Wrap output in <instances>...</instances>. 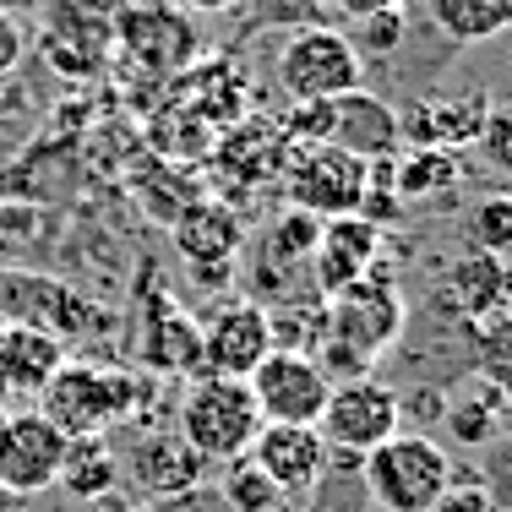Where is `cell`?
I'll list each match as a JSON object with an SVG mask.
<instances>
[{
  "instance_id": "3957f363",
  "label": "cell",
  "mask_w": 512,
  "mask_h": 512,
  "mask_svg": "<svg viewBox=\"0 0 512 512\" xmlns=\"http://www.w3.org/2000/svg\"><path fill=\"white\" fill-rule=\"evenodd\" d=\"M360 474H365V491H371L376 512H431L458 480L447 447L431 442L425 431L387 436L376 453H365Z\"/></svg>"
},
{
  "instance_id": "d590c367",
  "label": "cell",
  "mask_w": 512,
  "mask_h": 512,
  "mask_svg": "<svg viewBox=\"0 0 512 512\" xmlns=\"http://www.w3.org/2000/svg\"><path fill=\"white\" fill-rule=\"evenodd\" d=\"M256 6V22H278V28H311V22H322L327 0H251Z\"/></svg>"
},
{
  "instance_id": "484cf974",
  "label": "cell",
  "mask_w": 512,
  "mask_h": 512,
  "mask_svg": "<svg viewBox=\"0 0 512 512\" xmlns=\"http://www.w3.org/2000/svg\"><path fill=\"white\" fill-rule=\"evenodd\" d=\"M431 22L453 44H485L512 28V0H425Z\"/></svg>"
},
{
  "instance_id": "ffe728a7",
  "label": "cell",
  "mask_w": 512,
  "mask_h": 512,
  "mask_svg": "<svg viewBox=\"0 0 512 512\" xmlns=\"http://www.w3.org/2000/svg\"><path fill=\"white\" fill-rule=\"evenodd\" d=\"M202 469H207V463L191 453L180 431L142 436L137 453H131V463H126L131 485H137L142 496H153V502H186V496H197Z\"/></svg>"
},
{
  "instance_id": "9a60e30c",
  "label": "cell",
  "mask_w": 512,
  "mask_h": 512,
  "mask_svg": "<svg viewBox=\"0 0 512 512\" xmlns=\"http://www.w3.org/2000/svg\"><path fill=\"white\" fill-rule=\"evenodd\" d=\"M246 458L278 485V496H306L327 474V442L316 425H262Z\"/></svg>"
},
{
  "instance_id": "f35d334b",
  "label": "cell",
  "mask_w": 512,
  "mask_h": 512,
  "mask_svg": "<svg viewBox=\"0 0 512 512\" xmlns=\"http://www.w3.org/2000/svg\"><path fill=\"white\" fill-rule=\"evenodd\" d=\"M327 6L349 22H365V17H376V11H404V0H327Z\"/></svg>"
},
{
  "instance_id": "74e56055",
  "label": "cell",
  "mask_w": 512,
  "mask_h": 512,
  "mask_svg": "<svg viewBox=\"0 0 512 512\" xmlns=\"http://www.w3.org/2000/svg\"><path fill=\"white\" fill-rule=\"evenodd\" d=\"M431 512H496V502L480 491V480H469V485H458V480H453V491H447Z\"/></svg>"
},
{
  "instance_id": "60d3db41",
  "label": "cell",
  "mask_w": 512,
  "mask_h": 512,
  "mask_svg": "<svg viewBox=\"0 0 512 512\" xmlns=\"http://www.w3.org/2000/svg\"><path fill=\"white\" fill-rule=\"evenodd\" d=\"M82 6H93V11H104V17H109V11H126V0H82Z\"/></svg>"
},
{
  "instance_id": "52a82bcc",
  "label": "cell",
  "mask_w": 512,
  "mask_h": 512,
  "mask_svg": "<svg viewBox=\"0 0 512 512\" xmlns=\"http://www.w3.org/2000/svg\"><path fill=\"white\" fill-rule=\"evenodd\" d=\"M398 431H404L398 387L376 382V376L333 382V393H327V404H322V420H316V436L327 442V453H349V458L376 453V447Z\"/></svg>"
},
{
  "instance_id": "83f0119b",
  "label": "cell",
  "mask_w": 512,
  "mask_h": 512,
  "mask_svg": "<svg viewBox=\"0 0 512 512\" xmlns=\"http://www.w3.org/2000/svg\"><path fill=\"white\" fill-rule=\"evenodd\" d=\"M148 365L164 376H202V338L197 322L180 311H164L148 333Z\"/></svg>"
},
{
  "instance_id": "e575fe53",
  "label": "cell",
  "mask_w": 512,
  "mask_h": 512,
  "mask_svg": "<svg viewBox=\"0 0 512 512\" xmlns=\"http://www.w3.org/2000/svg\"><path fill=\"white\" fill-rule=\"evenodd\" d=\"M474 148L485 153V164H491V169L512 175V99H491V109H485V126H480V137H474Z\"/></svg>"
},
{
  "instance_id": "30bf717a",
  "label": "cell",
  "mask_w": 512,
  "mask_h": 512,
  "mask_svg": "<svg viewBox=\"0 0 512 512\" xmlns=\"http://www.w3.org/2000/svg\"><path fill=\"white\" fill-rule=\"evenodd\" d=\"M197 338H202V376H235V382H246L256 365L273 355L267 306H256V300H229V306H218L197 327Z\"/></svg>"
},
{
  "instance_id": "2e32d148",
  "label": "cell",
  "mask_w": 512,
  "mask_h": 512,
  "mask_svg": "<svg viewBox=\"0 0 512 512\" xmlns=\"http://www.w3.org/2000/svg\"><path fill=\"white\" fill-rule=\"evenodd\" d=\"M491 93H453V99H409L398 115V142L409 148H474L485 126Z\"/></svg>"
},
{
  "instance_id": "6da1fadb",
  "label": "cell",
  "mask_w": 512,
  "mask_h": 512,
  "mask_svg": "<svg viewBox=\"0 0 512 512\" xmlns=\"http://www.w3.org/2000/svg\"><path fill=\"white\" fill-rule=\"evenodd\" d=\"M398 333H404V300H398L393 278L382 267H371L360 284H349L344 295L327 300V327H322V344H316V365L327 376L338 371L349 382V376L371 371V360Z\"/></svg>"
},
{
  "instance_id": "d4e9b609",
  "label": "cell",
  "mask_w": 512,
  "mask_h": 512,
  "mask_svg": "<svg viewBox=\"0 0 512 512\" xmlns=\"http://www.w3.org/2000/svg\"><path fill=\"white\" fill-rule=\"evenodd\" d=\"M316 240H322V218L300 213V207H284V213L267 224V235H262V251H256V278H278V267H284V278H295L300 267L311 262Z\"/></svg>"
},
{
  "instance_id": "b9f144b4",
  "label": "cell",
  "mask_w": 512,
  "mask_h": 512,
  "mask_svg": "<svg viewBox=\"0 0 512 512\" xmlns=\"http://www.w3.org/2000/svg\"><path fill=\"white\" fill-rule=\"evenodd\" d=\"M0 512H17V496H6V491H0Z\"/></svg>"
},
{
  "instance_id": "4fadbf2b",
  "label": "cell",
  "mask_w": 512,
  "mask_h": 512,
  "mask_svg": "<svg viewBox=\"0 0 512 512\" xmlns=\"http://www.w3.org/2000/svg\"><path fill=\"white\" fill-rule=\"evenodd\" d=\"M311 289L316 295H344L349 284H360L371 267H382V229L365 224L360 213L349 218H327L322 224V240L311 251Z\"/></svg>"
},
{
  "instance_id": "7a4b0ae2",
  "label": "cell",
  "mask_w": 512,
  "mask_h": 512,
  "mask_svg": "<svg viewBox=\"0 0 512 512\" xmlns=\"http://www.w3.org/2000/svg\"><path fill=\"white\" fill-rule=\"evenodd\" d=\"M142 409H148V376L104 371V365H82V360L77 365L60 360V371L39 393V414L60 436H104V425L131 420Z\"/></svg>"
},
{
  "instance_id": "8fae6325",
  "label": "cell",
  "mask_w": 512,
  "mask_h": 512,
  "mask_svg": "<svg viewBox=\"0 0 512 512\" xmlns=\"http://www.w3.org/2000/svg\"><path fill=\"white\" fill-rule=\"evenodd\" d=\"M507 300H512V267L502 256L474 251V246L463 256H453L442 284L431 289V311L447 316V322H458V327H474V322H485V316L507 311Z\"/></svg>"
},
{
  "instance_id": "277c9868",
  "label": "cell",
  "mask_w": 512,
  "mask_h": 512,
  "mask_svg": "<svg viewBox=\"0 0 512 512\" xmlns=\"http://www.w3.org/2000/svg\"><path fill=\"white\" fill-rule=\"evenodd\" d=\"M175 431L186 436V447L202 463H235L251 453L256 431H262V414L246 382L235 376H197L180 398Z\"/></svg>"
},
{
  "instance_id": "ac0fdd59",
  "label": "cell",
  "mask_w": 512,
  "mask_h": 512,
  "mask_svg": "<svg viewBox=\"0 0 512 512\" xmlns=\"http://www.w3.org/2000/svg\"><path fill=\"white\" fill-rule=\"evenodd\" d=\"M240 246H246V224H240V213L224 202L202 197L191 213H180V224H175V251L197 267V278H229Z\"/></svg>"
},
{
  "instance_id": "8992f818",
  "label": "cell",
  "mask_w": 512,
  "mask_h": 512,
  "mask_svg": "<svg viewBox=\"0 0 512 512\" xmlns=\"http://www.w3.org/2000/svg\"><path fill=\"white\" fill-rule=\"evenodd\" d=\"M365 180H371V164L349 158L344 148L333 142H311V148H289L284 169H278V186H284L289 207L311 218H349L360 213V197H365Z\"/></svg>"
},
{
  "instance_id": "1f68e13d",
  "label": "cell",
  "mask_w": 512,
  "mask_h": 512,
  "mask_svg": "<svg viewBox=\"0 0 512 512\" xmlns=\"http://www.w3.org/2000/svg\"><path fill=\"white\" fill-rule=\"evenodd\" d=\"M224 507L229 512H284V496H278V485L251 458H235L224 469Z\"/></svg>"
},
{
  "instance_id": "5b68a950",
  "label": "cell",
  "mask_w": 512,
  "mask_h": 512,
  "mask_svg": "<svg viewBox=\"0 0 512 512\" xmlns=\"http://www.w3.org/2000/svg\"><path fill=\"white\" fill-rule=\"evenodd\" d=\"M278 88H284L289 104H316V99H344V93L365 88V60L355 55L349 33L327 28V22H311V28H295L284 44H278Z\"/></svg>"
},
{
  "instance_id": "5bb4252c",
  "label": "cell",
  "mask_w": 512,
  "mask_h": 512,
  "mask_svg": "<svg viewBox=\"0 0 512 512\" xmlns=\"http://www.w3.org/2000/svg\"><path fill=\"white\" fill-rule=\"evenodd\" d=\"M284 158H289V137H284V126H278V115H256V109H246L235 126H224L213 137L218 175L240 180V186H273L278 169H284Z\"/></svg>"
},
{
  "instance_id": "4dcf8cb0",
  "label": "cell",
  "mask_w": 512,
  "mask_h": 512,
  "mask_svg": "<svg viewBox=\"0 0 512 512\" xmlns=\"http://www.w3.org/2000/svg\"><path fill=\"white\" fill-rule=\"evenodd\" d=\"M463 229H469V246L474 251H491L507 256L512 251V191H491L463 213Z\"/></svg>"
},
{
  "instance_id": "4316f807",
  "label": "cell",
  "mask_w": 512,
  "mask_h": 512,
  "mask_svg": "<svg viewBox=\"0 0 512 512\" xmlns=\"http://www.w3.org/2000/svg\"><path fill=\"white\" fill-rule=\"evenodd\" d=\"M507 420H512V404H507V393H496L491 382H480L474 393H463V398H447V414H442V425L458 436L463 447L496 442V436L507 431Z\"/></svg>"
},
{
  "instance_id": "e0dca14e",
  "label": "cell",
  "mask_w": 512,
  "mask_h": 512,
  "mask_svg": "<svg viewBox=\"0 0 512 512\" xmlns=\"http://www.w3.org/2000/svg\"><path fill=\"white\" fill-rule=\"evenodd\" d=\"M120 50L131 60H142V66H158V71H186L197 66V28L186 22V11L175 6H158V11H120Z\"/></svg>"
},
{
  "instance_id": "9c48e42d",
  "label": "cell",
  "mask_w": 512,
  "mask_h": 512,
  "mask_svg": "<svg viewBox=\"0 0 512 512\" xmlns=\"http://www.w3.org/2000/svg\"><path fill=\"white\" fill-rule=\"evenodd\" d=\"M66 442L39 409H11L0 414V491L6 496H39L55 485L60 458H66Z\"/></svg>"
},
{
  "instance_id": "d6a6232c",
  "label": "cell",
  "mask_w": 512,
  "mask_h": 512,
  "mask_svg": "<svg viewBox=\"0 0 512 512\" xmlns=\"http://www.w3.org/2000/svg\"><path fill=\"white\" fill-rule=\"evenodd\" d=\"M480 453L485 458H480V474H474V480H480V491L496 502V512H512V425L496 442H485Z\"/></svg>"
},
{
  "instance_id": "f546056e",
  "label": "cell",
  "mask_w": 512,
  "mask_h": 512,
  "mask_svg": "<svg viewBox=\"0 0 512 512\" xmlns=\"http://www.w3.org/2000/svg\"><path fill=\"white\" fill-rule=\"evenodd\" d=\"M142 191H148V197H142V202H148V213L158 218V224H169V229L180 224V213H191V207L202 202V186L180 164H169V158H164V164H153V175L142 180Z\"/></svg>"
},
{
  "instance_id": "836d02e7",
  "label": "cell",
  "mask_w": 512,
  "mask_h": 512,
  "mask_svg": "<svg viewBox=\"0 0 512 512\" xmlns=\"http://www.w3.org/2000/svg\"><path fill=\"white\" fill-rule=\"evenodd\" d=\"M409 39V22H404V11H376V17H365L355 22V55L365 60V50H371V60H387V55H398V44Z\"/></svg>"
},
{
  "instance_id": "ee69618b",
  "label": "cell",
  "mask_w": 512,
  "mask_h": 512,
  "mask_svg": "<svg viewBox=\"0 0 512 512\" xmlns=\"http://www.w3.org/2000/svg\"><path fill=\"white\" fill-rule=\"evenodd\" d=\"M371 512H376V507H371Z\"/></svg>"
},
{
  "instance_id": "7c38bea8",
  "label": "cell",
  "mask_w": 512,
  "mask_h": 512,
  "mask_svg": "<svg viewBox=\"0 0 512 512\" xmlns=\"http://www.w3.org/2000/svg\"><path fill=\"white\" fill-rule=\"evenodd\" d=\"M109 44H115V28H109L104 11L82 6V0H60L50 6V22L39 33V55L50 60V71L71 82L99 77V66H109Z\"/></svg>"
},
{
  "instance_id": "ab89813d",
  "label": "cell",
  "mask_w": 512,
  "mask_h": 512,
  "mask_svg": "<svg viewBox=\"0 0 512 512\" xmlns=\"http://www.w3.org/2000/svg\"><path fill=\"white\" fill-rule=\"evenodd\" d=\"M175 11H229V6H240V0H169Z\"/></svg>"
},
{
  "instance_id": "44dd1931",
  "label": "cell",
  "mask_w": 512,
  "mask_h": 512,
  "mask_svg": "<svg viewBox=\"0 0 512 512\" xmlns=\"http://www.w3.org/2000/svg\"><path fill=\"white\" fill-rule=\"evenodd\" d=\"M60 360H66V344L50 333H39V327H6V338H0V404L6 398H39L44 382L60 371Z\"/></svg>"
},
{
  "instance_id": "603a6c76",
  "label": "cell",
  "mask_w": 512,
  "mask_h": 512,
  "mask_svg": "<svg viewBox=\"0 0 512 512\" xmlns=\"http://www.w3.org/2000/svg\"><path fill=\"white\" fill-rule=\"evenodd\" d=\"M387 180L398 202H442L463 186V158L458 148H404Z\"/></svg>"
},
{
  "instance_id": "f1b7e54d",
  "label": "cell",
  "mask_w": 512,
  "mask_h": 512,
  "mask_svg": "<svg viewBox=\"0 0 512 512\" xmlns=\"http://www.w3.org/2000/svg\"><path fill=\"white\" fill-rule=\"evenodd\" d=\"M469 365L496 393H512V311H496L469 327Z\"/></svg>"
},
{
  "instance_id": "d6986e66",
  "label": "cell",
  "mask_w": 512,
  "mask_h": 512,
  "mask_svg": "<svg viewBox=\"0 0 512 512\" xmlns=\"http://www.w3.org/2000/svg\"><path fill=\"white\" fill-rule=\"evenodd\" d=\"M333 148H344L360 164H387L404 153L398 142V109L376 99L371 88H355L344 99H333Z\"/></svg>"
},
{
  "instance_id": "7bdbcfd3",
  "label": "cell",
  "mask_w": 512,
  "mask_h": 512,
  "mask_svg": "<svg viewBox=\"0 0 512 512\" xmlns=\"http://www.w3.org/2000/svg\"><path fill=\"white\" fill-rule=\"evenodd\" d=\"M0 338H6V316H0Z\"/></svg>"
},
{
  "instance_id": "7402d4cb",
  "label": "cell",
  "mask_w": 512,
  "mask_h": 512,
  "mask_svg": "<svg viewBox=\"0 0 512 512\" xmlns=\"http://www.w3.org/2000/svg\"><path fill=\"white\" fill-rule=\"evenodd\" d=\"M186 109L202 126L224 131L246 115V71L235 60H207V66H186Z\"/></svg>"
},
{
  "instance_id": "8d00e7d4",
  "label": "cell",
  "mask_w": 512,
  "mask_h": 512,
  "mask_svg": "<svg viewBox=\"0 0 512 512\" xmlns=\"http://www.w3.org/2000/svg\"><path fill=\"white\" fill-rule=\"evenodd\" d=\"M22 55H28V33H22V22L0 6V77H17Z\"/></svg>"
},
{
  "instance_id": "ba28073f",
  "label": "cell",
  "mask_w": 512,
  "mask_h": 512,
  "mask_svg": "<svg viewBox=\"0 0 512 512\" xmlns=\"http://www.w3.org/2000/svg\"><path fill=\"white\" fill-rule=\"evenodd\" d=\"M246 387L256 398L262 425H316L322 420L327 393H333V376H327L311 355L273 349V355L246 376Z\"/></svg>"
},
{
  "instance_id": "cb8c5ba5",
  "label": "cell",
  "mask_w": 512,
  "mask_h": 512,
  "mask_svg": "<svg viewBox=\"0 0 512 512\" xmlns=\"http://www.w3.org/2000/svg\"><path fill=\"white\" fill-rule=\"evenodd\" d=\"M120 480V458L109 447V436H71L66 458H60L55 485L71 496V502H104Z\"/></svg>"
}]
</instances>
